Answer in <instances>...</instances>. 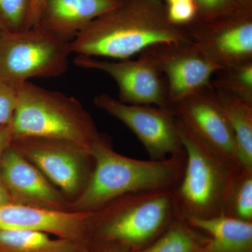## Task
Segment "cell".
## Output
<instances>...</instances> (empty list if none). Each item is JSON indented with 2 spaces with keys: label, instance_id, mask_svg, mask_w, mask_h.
Returning a JSON list of instances; mask_svg holds the SVG:
<instances>
[{
  "label": "cell",
  "instance_id": "obj_8",
  "mask_svg": "<svg viewBox=\"0 0 252 252\" xmlns=\"http://www.w3.org/2000/svg\"><path fill=\"white\" fill-rule=\"evenodd\" d=\"M94 103L128 127L144 146L151 160H163L185 154L175 115L168 109L126 104L105 94L96 96Z\"/></svg>",
  "mask_w": 252,
  "mask_h": 252
},
{
  "label": "cell",
  "instance_id": "obj_23",
  "mask_svg": "<svg viewBox=\"0 0 252 252\" xmlns=\"http://www.w3.org/2000/svg\"><path fill=\"white\" fill-rule=\"evenodd\" d=\"M31 0H0V16L10 31L26 28Z\"/></svg>",
  "mask_w": 252,
  "mask_h": 252
},
{
  "label": "cell",
  "instance_id": "obj_2",
  "mask_svg": "<svg viewBox=\"0 0 252 252\" xmlns=\"http://www.w3.org/2000/svg\"><path fill=\"white\" fill-rule=\"evenodd\" d=\"M93 170L69 211L94 212L129 194L172 190L180 182L185 152L163 160H139L117 153L103 135L90 148Z\"/></svg>",
  "mask_w": 252,
  "mask_h": 252
},
{
  "label": "cell",
  "instance_id": "obj_15",
  "mask_svg": "<svg viewBox=\"0 0 252 252\" xmlns=\"http://www.w3.org/2000/svg\"><path fill=\"white\" fill-rule=\"evenodd\" d=\"M123 0H45L39 25L72 41L96 18L116 9Z\"/></svg>",
  "mask_w": 252,
  "mask_h": 252
},
{
  "label": "cell",
  "instance_id": "obj_7",
  "mask_svg": "<svg viewBox=\"0 0 252 252\" xmlns=\"http://www.w3.org/2000/svg\"><path fill=\"white\" fill-rule=\"evenodd\" d=\"M11 145L66 198L69 197L73 201L85 188L94 165L87 149L69 142L36 137L16 138Z\"/></svg>",
  "mask_w": 252,
  "mask_h": 252
},
{
  "label": "cell",
  "instance_id": "obj_26",
  "mask_svg": "<svg viewBox=\"0 0 252 252\" xmlns=\"http://www.w3.org/2000/svg\"><path fill=\"white\" fill-rule=\"evenodd\" d=\"M45 0H31L26 28L38 26Z\"/></svg>",
  "mask_w": 252,
  "mask_h": 252
},
{
  "label": "cell",
  "instance_id": "obj_21",
  "mask_svg": "<svg viewBox=\"0 0 252 252\" xmlns=\"http://www.w3.org/2000/svg\"><path fill=\"white\" fill-rule=\"evenodd\" d=\"M223 215L252 222V170L242 169L230 191Z\"/></svg>",
  "mask_w": 252,
  "mask_h": 252
},
{
  "label": "cell",
  "instance_id": "obj_10",
  "mask_svg": "<svg viewBox=\"0 0 252 252\" xmlns=\"http://www.w3.org/2000/svg\"><path fill=\"white\" fill-rule=\"evenodd\" d=\"M251 6L187 26L191 44L222 69L252 61Z\"/></svg>",
  "mask_w": 252,
  "mask_h": 252
},
{
  "label": "cell",
  "instance_id": "obj_1",
  "mask_svg": "<svg viewBox=\"0 0 252 252\" xmlns=\"http://www.w3.org/2000/svg\"><path fill=\"white\" fill-rule=\"evenodd\" d=\"M190 42L187 28L170 23L157 0H123L79 32L71 49L77 56L126 60L158 44Z\"/></svg>",
  "mask_w": 252,
  "mask_h": 252
},
{
  "label": "cell",
  "instance_id": "obj_20",
  "mask_svg": "<svg viewBox=\"0 0 252 252\" xmlns=\"http://www.w3.org/2000/svg\"><path fill=\"white\" fill-rule=\"evenodd\" d=\"M212 87L236 96L252 105V61L225 67L216 73Z\"/></svg>",
  "mask_w": 252,
  "mask_h": 252
},
{
  "label": "cell",
  "instance_id": "obj_24",
  "mask_svg": "<svg viewBox=\"0 0 252 252\" xmlns=\"http://www.w3.org/2000/svg\"><path fill=\"white\" fill-rule=\"evenodd\" d=\"M17 102V87L0 84V128L12 122Z\"/></svg>",
  "mask_w": 252,
  "mask_h": 252
},
{
  "label": "cell",
  "instance_id": "obj_31",
  "mask_svg": "<svg viewBox=\"0 0 252 252\" xmlns=\"http://www.w3.org/2000/svg\"><path fill=\"white\" fill-rule=\"evenodd\" d=\"M167 4H171L175 3L185 2V1H194V0H166Z\"/></svg>",
  "mask_w": 252,
  "mask_h": 252
},
{
  "label": "cell",
  "instance_id": "obj_27",
  "mask_svg": "<svg viewBox=\"0 0 252 252\" xmlns=\"http://www.w3.org/2000/svg\"><path fill=\"white\" fill-rule=\"evenodd\" d=\"M84 252H130L115 245L87 240Z\"/></svg>",
  "mask_w": 252,
  "mask_h": 252
},
{
  "label": "cell",
  "instance_id": "obj_18",
  "mask_svg": "<svg viewBox=\"0 0 252 252\" xmlns=\"http://www.w3.org/2000/svg\"><path fill=\"white\" fill-rule=\"evenodd\" d=\"M215 91L234 133L242 167L252 170V105L224 91Z\"/></svg>",
  "mask_w": 252,
  "mask_h": 252
},
{
  "label": "cell",
  "instance_id": "obj_22",
  "mask_svg": "<svg viewBox=\"0 0 252 252\" xmlns=\"http://www.w3.org/2000/svg\"><path fill=\"white\" fill-rule=\"evenodd\" d=\"M196 5L197 15L201 23L231 14L244 7H248L243 0H194ZM195 17V18H196ZM193 23V24H195Z\"/></svg>",
  "mask_w": 252,
  "mask_h": 252
},
{
  "label": "cell",
  "instance_id": "obj_30",
  "mask_svg": "<svg viewBox=\"0 0 252 252\" xmlns=\"http://www.w3.org/2000/svg\"><path fill=\"white\" fill-rule=\"evenodd\" d=\"M7 29V26H6V24H5L4 21L2 20V18H1V16H0V32H1Z\"/></svg>",
  "mask_w": 252,
  "mask_h": 252
},
{
  "label": "cell",
  "instance_id": "obj_3",
  "mask_svg": "<svg viewBox=\"0 0 252 252\" xmlns=\"http://www.w3.org/2000/svg\"><path fill=\"white\" fill-rule=\"evenodd\" d=\"M175 119L186 157L183 173L172 190L177 217L190 220L223 215L243 167Z\"/></svg>",
  "mask_w": 252,
  "mask_h": 252
},
{
  "label": "cell",
  "instance_id": "obj_5",
  "mask_svg": "<svg viewBox=\"0 0 252 252\" xmlns=\"http://www.w3.org/2000/svg\"><path fill=\"white\" fill-rule=\"evenodd\" d=\"M18 102L11 126L14 139L63 141L87 149L101 135L78 99L30 81L17 87Z\"/></svg>",
  "mask_w": 252,
  "mask_h": 252
},
{
  "label": "cell",
  "instance_id": "obj_19",
  "mask_svg": "<svg viewBox=\"0 0 252 252\" xmlns=\"http://www.w3.org/2000/svg\"><path fill=\"white\" fill-rule=\"evenodd\" d=\"M208 237L177 217L158 238L138 252H204Z\"/></svg>",
  "mask_w": 252,
  "mask_h": 252
},
{
  "label": "cell",
  "instance_id": "obj_14",
  "mask_svg": "<svg viewBox=\"0 0 252 252\" xmlns=\"http://www.w3.org/2000/svg\"><path fill=\"white\" fill-rule=\"evenodd\" d=\"M92 212L54 210L10 203L0 207V230L44 232L78 243H86Z\"/></svg>",
  "mask_w": 252,
  "mask_h": 252
},
{
  "label": "cell",
  "instance_id": "obj_12",
  "mask_svg": "<svg viewBox=\"0 0 252 252\" xmlns=\"http://www.w3.org/2000/svg\"><path fill=\"white\" fill-rule=\"evenodd\" d=\"M168 109L210 147L241 165L234 133L211 84Z\"/></svg>",
  "mask_w": 252,
  "mask_h": 252
},
{
  "label": "cell",
  "instance_id": "obj_25",
  "mask_svg": "<svg viewBox=\"0 0 252 252\" xmlns=\"http://www.w3.org/2000/svg\"><path fill=\"white\" fill-rule=\"evenodd\" d=\"M167 19L175 26L187 27L195 21L197 15L195 1H185L168 4L166 11Z\"/></svg>",
  "mask_w": 252,
  "mask_h": 252
},
{
  "label": "cell",
  "instance_id": "obj_4",
  "mask_svg": "<svg viewBox=\"0 0 252 252\" xmlns=\"http://www.w3.org/2000/svg\"><path fill=\"white\" fill-rule=\"evenodd\" d=\"M92 212L86 240L130 252L147 248L177 217L172 190L129 194Z\"/></svg>",
  "mask_w": 252,
  "mask_h": 252
},
{
  "label": "cell",
  "instance_id": "obj_9",
  "mask_svg": "<svg viewBox=\"0 0 252 252\" xmlns=\"http://www.w3.org/2000/svg\"><path fill=\"white\" fill-rule=\"evenodd\" d=\"M140 54L166 78L167 109L210 85L212 77L222 69L190 42L158 44Z\"/></svg>",
  "mask_w": 252,
  "mask_h": 252
},
{
  "label": "cell",
  "instance_id": "obj_29",
  "mask_svg": "<svg viewBox=\"0 0 252 252\" xmlns=\"http://www.w3.org/2000/svg\"><path fill=\"white\" fill-rule=\"evenodd\" d=\"M10 203H12V200L2 182L0 180V207Z\"/></svg>",
  "mask_w": 252,
  "mask_h": 252
},
{
  "label": "cell",
  "instance_id": "obj_13",
  "mask_svg": "<svg viewBox=\"0 0 252 252\" xmlns=\"http://www.w3.org/2000/svg\"><path fill=\"white\" fill-rule=\"evenodd\" d=\"M0 180L12 203L69 211V201L12 145L0 157Z\"/></svg>",
  "mask_w": 252,
  "mask_h": 252
},
{
  "label": "cell",
  "instance_id": "obj_17",
  "mask_svg": "<svg viewBox=\"0 0 252 252\" xmlns=\"http://www.w3.org/2000/svg\"><path fill=\"white\" fill-rule=\"evenodd\" d=\"M86 245L38 230H0V252H84Z\"/></svg>",
  "mask_w": 252,
  "mask_h": 252
},
{
  "label": "cell",
  "instance_id": "obj_28",
  "mask_svg": "<svg viewBox=\"0 0 252 252\" xmlns=\"http://www.w3.org/2000/svg\"><path fill=\"white\" fill-rule=\"evenodd\" d=\"M14 140V132L11 124L0 128V157L11 145Z\"/></svg>",
  "mask_w": 252,
  "mask_h": 252
},
{
  "label": "cell",
  "instance_id": "obj_16",
  "mask_svg": "<svg viewBox=\"0 0 252 252\" xmlns=\"http://www.w3.org/2000/svg\"><path fill=\"white\" fill-rule=\"evenodd\" d=\"M187 221L208 237L204 252H252V222L223 215Z\"/></svg>",
  "mask_w": 252,
  "mask_h": 252
},
{
  "label": "cell",
  "instance_id": "obj_11",
  "mask_svg": "<svg viewBox=\"0 0 252 252\" xmlns=\"http://www.w3.org/2000/svg\"><path fill=\"white\" fill-rule=\"evenodd\" d=\"M76 65L107 73L117 82L119 99L124 103L167 109L165 81L153 63L143 55L137 60L98 59L77 56Z\"/></svg>",
  "mask_w": 252,
  "mask_h": 252
},
{
  "label": "cell",
  "instance_id": "obj_6",
  "mask_svg": "<svg viewBox=\"0 0 252 252\" xmlns=\"http://www.w3.org/2000/svg\"><path fill=\"white\" fill-rule=\"evenodd\" d=\"M72 54L71 41L40 26L0 32V84L14 87L32 78L64 74Z\"/></svg>",
  "mask_w": 252,
  "mask_h": 252
}]
</instances>
